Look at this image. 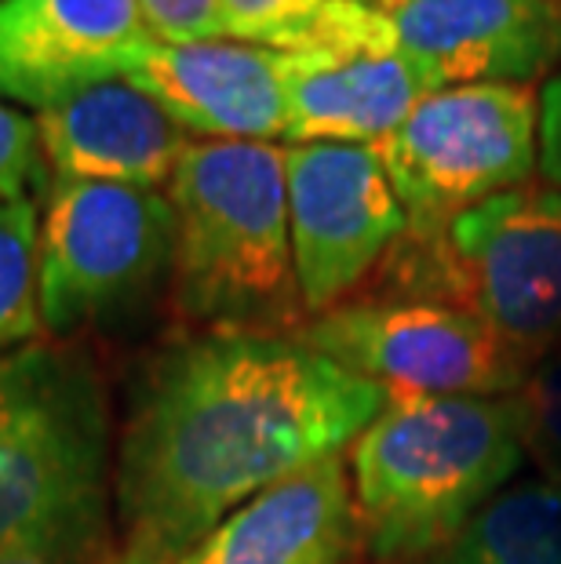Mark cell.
Listing matches in <instances>:
<instances>
[{
  "label": "cell",
  "instance_id": "obj_18",
  "mask_svg": "<svg viewBox=\"0 0 561 564\" xmlns=\"http://www.w3.org/2000/svg\"><path fill=\"white\" fill-rule=\"evenodd\" d=\"M515 393L521 404L525 463L540 470V481L561 488V346L529 365Z\"/></svg>",
  "mask_w": 561,
  "mask_h": 564
},
{
  "label": "cell",
  "instance_id": "obj_6",
  "mask_svg": "<svg viewBox=\"0 0 561 564\" xmlns=\"http://www.w3.org/2000/svg\"><path fill=\"white\" fill-rule=\"evenodd\" d=\"M376 153L412 230L441 226L529 186L540 167V99L532 84L438 88Z\"/></svg>",
  "mask_w": 561,
  "mask_h": 564
},
{
  "label": "cell",
  "instance_id": "obj_23",
  "mask_svg": "<svg viewBox=\"0 0 561 564\" xmlns=\"http://www.w3.org/2000/svg\"><path fill=\"white\" fill-rule=\"evenodd\" d=\"M0 564H63V561H41V557H4L0 554ZM91 564H150L147 557L131 554V550H121L114 557H103V561H91Z\"/></svg>",
  "mask_w": 561,
  "mask_h": 564
},
{
  "label": "cell",
  "instance_id": "obj_12",
  "mask_svg": "<svg viewBox=\"0 0 561 564\" xmlns=\"http://www.w3.org/2000/svg\"><path fill=\"white\" fill-rule=\"evenodd\" d=\"M147 41L139 0H0V102L52 110L121 80Z\"/></svg>",
  "mask_w": 561,
  "mask_h": 564
},
{
  "label": "cell",
  "instance_id": "obj_21",
  "mask_svg": "<svg viewBox=\"0 0 561 564\" xmlns=\"http://www.w3.org/2000/svg\"><path fill=\"white\" fill-rule=\"evenodd\" d=\"M139 15L150 41L161 44L226 41L223 0H139Z\"/></svg>",
  "mask_w": 561,
  "mask_h": 564
},
{
  "label": "cell",
  "instance_id": "obj_17",
  "mask_svg": "<svg viewBox=\"0 0 561 564\" xmlns=\"http://www.w3.org/2000/svg\"><path fill=\"white\" fill-rule=\"evenodd\" d=\"M41 219L30 197L0 200V354L37 343L44 328L37 292Z\"/></svg>",
  "mask_w": 561,
  "mask_h": 564
},
{
  "label": "cell",
  "instance_id": "obj_16",
  "mask_svg": "<svg viewBox=\"0 0 561 564\" xmlns=\"http://www.w3.org/2000/svg\"><path fill=\"white\" fill-rule=\"evenodd\" d=\"M427 564H561V488L547 481L504 488Z\"/></svg>",
  "mask_w": 561,
  "mask_h": 564
},
{
  "label": "cell",
  "instance_id": "obj_22",
  "mask_svg": "<svg viewBox=\"0 0 561 564\" xmlns=\"http://www.w3.org/2000/svg\"><path fill=\"white\" fill-rule=\"evenodd\" d=\"M540 167L554 186H561V77L540 95Z\"/></svg>",
  "mask_w": 561,
  "mask_h": 564
},
{
  "label": "cell",
  "instance_id": "obj_10",
  "mask_svg": "<svg viewBox=\"0 0 561 564\" xmlns=\"http://www.w3.org/2000/svg\"><path fill=\"white\" fill-rule=\"evenodd\" d=\"M431 91L434 80L401 55L368 0H336L314 33L284 52V142L379 147Z\"/></svg>",
  "mask_w": 561,
  "mask_h": 564
},
{
  "label": "cell",
  "instance_id": "obj_15",
  "mask_svg": "<svg viewBox=\"0 0 561 564\" xmlns=\"http://www.w3.org/2000/svg\"><path fill=\"white\" fill-rule=\"evenodd\" d=\"M354 539L350 466L332 455L259 491L175 564H343Z\"/></svg>",
  "mask_w": 561,
  "mask_h": 564
},
{
  "label": "cell",
  "instance_id": "obj_20",
  "mask_svg": "<svg viewBox=\"0 0 561 564\" xmlns=\"http://www.w3.org/2000/svg\"><path fill=\"white\" fill-rule=\"evenodd\" d=\"M44 178V153L37 139V121L22 110L0 102V200L30 197Z\"/></svg>",
  "mask_w": 561,
  "mask_h": 564
},
{
  "label": "cell",
  "instance_id": "obj_11",
  "mask_svg": "<svg viewBox=\"0 0 561 564\" xmlns=\"http://www.w3.org/2000/svg\"><path fill=\"white\" fill-rule=\"evenodd\" d=\"M434 88L532 84L561 55L554 0H368Z\"/></svg>",
  "mask_w": 561,
  "mask_h": 564
},
{
  "label": "cell",
  "instance_id": "obj_7",
  "mask_svg": "<svg viewBox=\"0 0 561 564\" xmlns=\"http://www.w3.org/2000/svg\"><path fill=\"white\" fill-rule=\"evenodd\" d=\"M172 248L175 212L164 189L55 178L37 245L44 328L69 335L117 314L158 281Z\"/></svg>",
  "mask_w": 561,
  "mask_h": 564
},
{
  "label": "cell",
  "instance_id": "obj_2",
  "mask_svg": "<svg viewBox=\"0 0 561 564\" xmlns=\"http://www.w3.org/2000/svg\"><path fill=\"white\" fill-rule=\"evenodd\" d=\"M117 452L99 371L58 343L0 354V554L106 557Z\"/></svg>",
  "mask_w": 561,
  "mask_h": 564
},
{
  "label": "cell",
  "instance_id": "obj_19",
  "mask_svg": "<svg viewBox=\"0 0 561 564\" xmlns=\"http://www.w3.org/2000/svg\"><path fill=\"white\" fill-rule=\"evenodd\" d=\"M336 0H223L226 41L295 52Z\"/></svg>",
  "mask_w": 561,
  "mask_h": 564
},
{
  "label": "cell",
  "instance_id": "obj_1",
  "mask_svg": "<svg viewBox=\"0 0 561 564\" xmlns=\"http://www.w3.org/2000/svg\"><path fill=\"white\" fill-rule=\"evenodd\" d=\"M387 393L300 335L208 332L172 346L136 390L117 448L125 550L175 564L223 518L339 455Z\"/></svg>",
  "mask_w": 561,
  "mask_h": 564
},
{
  "label": "cell",
  "instance_id": "obj_4",
  "mask_svg": "<svg viewBox=\"0 0 561 564\" xmlns=\"http://www.w3.org/2000/svg\"><path fill=\"white\" fill-rule=\"evenodd\" d=\"M175 299L212 332H273L300 321L284 147L194 139L179 161Z\"/></svg>",
  "mask_w": 561,
  "mask_h": 564
},
{
  "label": "cell",
  "instance_id": "obj_9",
  "mask_svg": "<svg viewBox=\"0 0 561 564\" xmlns=\"http://www.w3.org/2000/svg\"><path fill=\"white\" fill-rule=\"evenodd\" d=\"M284 189L303 310L328 314L390 256L409 230V215L376 147H284Z\"/></svg>",
  "mask_w": 561,
  "mask_h": 564
},
{
  "label": "cell",
  "instance_id": "obj_5",
  "mask_svg": "<svg viewBox=\"0 0 561 564\" xmlns=\"http://www.w3.org/2000/svg\"><path fill=\"white\" fill-rule=\"evenodd\" d=\"M384 262L390 299L467 310L525 365L561 346V186H518L441 226H409Z\"/></svg>",
  "mask_w": 561,
  "mask_h": 564
},
{
  "label": "cell",
  "instance_id": "obj_8",
  "mask_svg": "<svg viewBox=\"0 0 561 564\" xmlns=\"http://www.w3.org/2000/svg\"><path fill=\"white\" fill-rule=\"evenodd\" d=\"M300 339L393 398H499L529 365L474 314L423 299L343 303L303 324Z\"/></svg>",
  "mask_w": 561,
  "mask_h": 564
},
{
  "label": "cell",
  "instance_id": "obj_13",
  "mask_svg": "<svg viewBox=\"0 0 561 564\" xmlns=\"http://www.w3.org/2000/svg\"><path fill=\"white\" fill-rule=\"evenodd\" d=\"M121 80L136 84L186 135L273 142L284 139V52L245 41H147Z\"/></svg>",
  "mask_w": 561,
  "mask_h": 564
},
{
  "label": "cell",
  "instance_id": "obj_14",
  "mask_svg": "<svg viewBox=\"0 0 561 564\" xmlns=\"http://www.w3.org/2000/svg\"><path fill=\"white\" fill-rule=\"evenodd\" d=\"M33 121L44 164L63 183L164 189L194 142L128 80L95 84L52 110H41Z\"/></svg>",
  "mask_w": 561,
  "mask_h": 564
},
{
  "label": "cell",
  "instance_id": "obj_24",
  "mask_svg": "<svg viewBox=\"0 0 561 564\" xmlns=\"http://www.w3.org/2000/svg\"><path fill=\"white\" fill-rule=\"evenodd\" d=\"M554 4H561V0H554Z\"/></svg>",
  "mask_w": 561,
  "mask_h": 564
},
{
  "label": "cell",
  "instance_id": "obj_3",
  "mask_svg": "<svg viewBox=\"0 0 561 564\" xmlns=\"http://www.w3.org/2000/svg\"><path fill=\"white\" fill-rule=\"evenodd\" d=\"M357 539L379 564H427L525 466L518 393L393 398L350 448Z\"/></svg>",
  "mask_w": 561,
  "mask_h": 564
}]
</instances>
